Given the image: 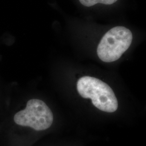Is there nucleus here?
<instances>
[{"label":"nucleus","mask_w":146,"mask_h":146,"mask_svg":"<svg viewBox=\"0 0 146 146\" xmlns=\"http://www.w3.org/2000/svg\"><path fill=\"white\" fill-rule=\"evenodd\" d=\"M118 0H79L80 2L85 7H92L98 3L104 5H112Z\"/></svg>","instance_id":"20e7f679"},{"label":"nucleus","mask_w":146,"mask_h":146,"mask_svg":"<svg viewBox=\"0 0 146 146\" xmlns=\"http://www.w3.org/2000/svg\"><path fill=\"white\" fill-rule=\"evenodd\" d=\"M132 40L133 34L129 29L115 27L102 37L97 48L98 55L104 62L115 61L130 47Z\"/></svg>","instance_id":"f03ea898"},{"label":"nucleus","mask_w":146,"mask_h":146,"mask_svg":"<svg viewBox=\"0 0 146 146\" xmlns=\"http://www.w3.org/2000/svg\"><path fill=\"white\" fill-rule=\"evenodd\" d=\"M79 94L84 99H90L95 107L107 113H113L118 108L117 100L112 89L98 78L84 76L77 83Z\"/></svg>","instance_id":"f257e3e1"},{"label":"nucleus","mask_w":146,"mask_h":146,"mask_svg":"<svg viewBox=\"0 0 146 146\" xmlns=\"http://www.w3.org/2000/svg\"><path fill=\"white\" fill-rule=\"evenodd\" d=\"M14 120L18 125L29 127L36 131L49 128L53 122L52 111L43 101L31 99L25 110L16 113Z\"/></svg>","instance_id":"7ed1b4c3"}]
</instances>
